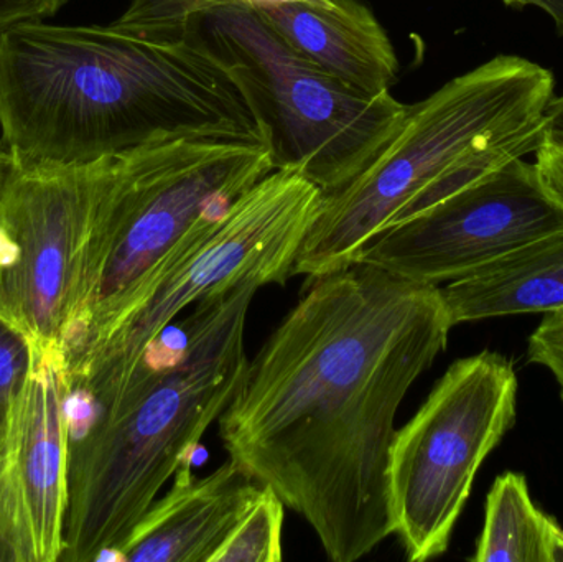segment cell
Masks as SVG:
<instances>
[{
  "label": "cell",
  "mask_w": 563,
  "mask_h": 562,
  "mask_svg": "<svg viewBox=\"0 0 563 562\" xmlns=\"http://www.w3.org/2000/svg\"><path fill=\"white\" fill-rule=\"evenodd\" d=\"M536 154L539 178L555 203L563 208V147L542 142Z\"/></svg>",
  "instance_id": "ffe728a7"
},
{
  "label": "cell",
  "mask_w": 563,
  "mask_h": 562,
  "mask_svg": "<svg viewBox=\"0 0 563 562\" xmlns=\"http://www.w3.org/2000/svg\"><path fill=\"white\" fill-rule=\"evenodd\" d=\"M15 254L16 247L13 246L12 241L7 238V234L0 230V264L12 263Z\"/></svg>",
  "instance_id": "d4e9b609"
},
{
  "label": "cell",
  "mask_w": 563,
  "mask_h": 562,
  "mask_svg": "<svg viewBox=\"0 0 563 562\" xmlns=\"http://www.w3.org/2000/svg\"><path fill=\"white\" fill-rule=\"evenodd\" d=\"M63 256L56 241H48L40 251L35 264V287L43 309H48L62 286Z\"/></svg>",
  "instance_id": "e0dca14e"
},
{
  "label": "cell",
  "mask_w": 563,
  "mask_h": 562,
  "mask_svg": "<svg viewBox=\"0 0 563 562\" xmlns=\"http://www.w3.org/2000/svg\"><path fill=\"white\" fill-rule=\"evenodd\" d=\"M506 5L526 7L534 5L548 12L554 19L558 29L563 32V0H503Z\"/></svg>",
  "instance_id": "603a6c76"
},
{
  "label": "cell",
  "mask_w": 563,
  "mask_h": 562,
  "mask_svg": "<svg viewBox=\"0 0 563 562\" xmlns=\"http://www.w3.org/2000/svg\"><path fill=\"white\" fill-rule=\"evenodd\" d=\"M274 0H129L128 9L114 20L119 29L154 40L175 42L200 32L201 22L227 7H257Z\"/></svg>",
  "instance_id": "5bb4252c"
},
{
  "label": "cell",
  "mask_w": 563,
  "mask_h": 562,
  "mask_svg": "<svg viewBox=\"0 0 563 562\" xmlns=\"http://www.w3.org/2000/svg\"><path fill=\"white\" fill-rule=\"evenodd\" d=\"M69 0H0V33L30 20H46Z\"/></svg>",
  "instance_id": "d6986e66"
},
{
  "label": "cell",
  "mask_w": 563,
  "mask_h": 562,
  "mask_svg": "<svg viewBox=\"0 0 563 562\" xmlns=\"http://www.w3.org/2000/svg\"><path fill=\"white\" fill-rule=\"evenodd\" d=\"M256 12L288 48L344 85L371 96L396 85V49L361 0H274Z\"/></svg>",
  "instance_id": "8fae6325"
},
{
  "label": "cell",
  "mask_w": 563,
  "mask_h": 562,
  "mask_svg": "<svg viewBox=\"0 0 563 562\" xmlns=\"http://www.w3.org/2000/svg\"><path fill=\"white\" fill-rule=\"evenodd\" d=\"M273 170L264 145L210 139L158 142L112 157L91 231L102 253L106 345L203 224Z\"/></svg>",
  "instance_id": "5b68a950"
},
{
  "label": "cell",
  "mask_w": 563,
  "mask_h": 562,
  "mask_svg": "<svg viewBox=\"0 0 563 562\" xmlns=\"http://www.w3.org/2000/svg\"><path fill=\"white\" fill-rule=\"evenodd\" d=\"M518 388L515 366L499 353L456 360L394 434L387 488L407 560L449 550L483 462L515 426Z\"/></svg>",
  "instance_id": "52a82bcc"
},
{
  "label": "cell",
  "mask_w": 563,
  "mask_h": 562,
  "mask_svg": "<svg viewBox=\"0 0 563 562\" xmlns=\"http://www.w3.org/2000/svg\"><path fill=\"white\" fill-rule=\"evenodd\" d=\"M261 287L246 280L198 302L185 322L184 343L162 363L145 353L112 393L99 475L102 540L124 543L240 392L250 366L247 313Z\"/></svg>",
  "instance_id": "277c9868"
},
{
  "label": "cell",
  "mask_w": 563,
  "mask_h": 562,
  "mask_svg": "<svg viewBox=\"0 0 563 562\" xmlns=\"http://www.w3.org/2000/svg\"><path fill=\"white\" fill-rule=\"evenodd\" d=\"M554 95L544 66L498 55L410 106L374 161L323 195L291 276L313 279L353 266L387 228L538 151Z\"/></svg>",
  "instance_id": "3957f363"
},
{
  "label": "cell",
  "mask_w": 563,
  "mask_h": 562,
  "mask_svg": "<svg viewBox=\"0 0 563 562\" xmlns=\"http://www.w3.org/2000/svg\"><path fill=\"white\" fill-rule=\"evenodd\" d=\"M475 562H563V528L536 507L525 475H499L486 497Z\"/></svg>",
  "instance_id": "4fadbf2b"
},
{
  "label": "cell",
  "mask_w": 563,
  "mask_h": 562,
  "mask_svg": "<svg viewBox=\"0 0 563 562\" xmlns=\"http://www.w3.org/2000/svg\"><path fill=\"white\" fill-rule=\"evenodd\" d=\"M323 194L294 172L273 170L211 217L131 322L106 346L108 385H124L145 352L187 307L246 280L287 283Z\"/></svg>",
  "instance_id": "ba28073f"
},
{
  "label": "cell",
  "mask_w": 563,
  "mask_h": 562,
  "mask_svg": "<svg viewBox=\"0 0 563 562\" xmlns=\"http://www.w3.org/2000/svg\"><path fill=\"white\" fill-rule=\"evenodd\" d=\"M284 502L266 485H261L246 514L224 538L210 562H280Z\"/></svg>",
  "instance_id": "9a60e30c"
},
{
  "label": "cell",
  "mask_w": 563,
  "mask_h": 562,
  "mask_svg": "<svg viewBox=\"0 0 563 562\" xmlns=\"http://www.w3.org/2000/svg\"><path fill=\"white\" fill-rule=\"evenodd\" d=\"M200 29L243 89L274 170L301 175L323 195L354 180L409 112L390 92L357 91L305 59L251 7L217 10Z\"/></svg>",
  "instance_id": "8992f818"
},
{
  "label": "cell",
  "mask_w": 563,
  "mask_h": 562,
  "mask_svg": "<svg viewBox=\"0 0 563 562\" xmlns=\"http://www.w3.org/2000/svg\"><path fill=\"white\" fill-rule=\"evenodd\" d=\"M563 234V208L525 157L387 228L354 264L440 286Z\"/></svg>",
  "instance_id": "9c48e42d"
},
{
  "label": "cell",
  "mask_w": 563,
  "mask_h": 562,
  "mask_svg": "<svg viewBox=\"0 0 563 562\" xmlns=\"http://www.w3.org/2000/svg\"><path fill=\"white\" fill-rule=\"evenodd\" d=\"M528 360L558 379L563 401V312L548 313L528 342Z\"/></svg>",
  "instance_id": "2e32d148"
},
{
  "label": "cell",
  "mask_w": 563,
  "mask_h": 562,
  "mask_svg": "<svg viewBox=\"0 0 563 562\" xmlns=\"http://www.w3.org/2000/svg\"><path fill=\"white\" fill-rule=\"evenodd\" d=\"M0 132L20 167L89 164L178 139L264 145L243 89L201 30L154 42L114 22L30 20L0 33Z\"/></svg>",
  "instance_id": "7a4b0ae2"
},
{
  "label": "cell",
  "mask_w": 563,
  "mask_h": 562,
  "mask_svg": "<svg viewBox=\"0 0 563 562\" xmlns=\"http://www.w3.org/2000/svg\"><path fill=\"white\" fill-rule=\"evenodd\" d=\"M15 375V362L7 346H0V389L7 388Z\"/></svg>",
  "instance_id": "cb8c5ba5"
},
{
  "label": "cell",
  "mask_w": 563,
  "mask_h": 562,
  "mask_svg": "<svg viewBox=\"0 0 563 562\" xmlns=\"http://www.w3.org/2000/svg\"><path fill=\"white\" fill-rule=\"evenodd\" d=\"M453 327L440 286L367 264L313 277L218 419L231 461L301 515L331 561L393 537L394 422Z\"/></svg>",
  "instance_id": "6da1fadb"
},
{
  "label": "cell",
  "mask_w": 563,
  "mask_h": 562,
  "mask_svg": "<svg viewBox=\"0 0 563 562\" xmlns=\"http://www.w3.org/2000/svg\"><path fill=\"white\" fill-rule=\"evenodd\" d=\"M453 326L563 312V234L442 287Z\"/></svg>",
  "instance_id": "7c38bea8"
},
{
  "label": "cell",
  "mask_w": 563,
  "mask_h": 562,
  "mask_svg": "<svg viewBox=\"0 0 563 562\" xmlns=\"http://www.w3.org/2000/svg\"><path fill=\"white\" fill-rule=\"evenodd\" d=\"M542 142L563 147V95L554 96L549 104Z\"/></svg>",
  "instance_id": "7402d4cb"
},
{
  "label": "cell",
  "mask_w": 563,
  "mask_h": 562,
  "mask_svg": "<svg viewBox=\"0 0 563 562\" xmlns=\"http://www.w3.org/2000/svg\"><path fill=\"white\" fill-rule=\"evenodd\" d=\"M59 448L53 436L36 442L30 459V478L36 491L49 494L58 484Z\"/></svg>",
  "instance_id": "ac0fdd59"
},
{
  "label": "cell",
  "mask_w": 563,
  "mask_h": 562,
  "mask_svg": "<svg viewBox=\"0 0 563 562\" xmlns=\"http://www.w3.org/2000/svg\"><path fill=\"white\" fill-rule=\"evenodd\" d=\"M65 416L75 438H82L96 418L95 405L85 393H75L65 403Z\"/></svg>",
  "instance_id": "44dd1931"
},
{
  "label": "cell",
  "mask_w": 563,
  "mask_h": 562,
  "mask_svg": "<svg viewBox=\"0 0 563 562\" xmlns=\"http://www.w3.org/2000/svg\"><path fill=\"white\" fill-rule=\"evenodd\" d=\"M260 491L231 459L203 478L195 477L191 461H185L170 492L125 538L122 561L210 562Z\"/></svg>",
  "instance_id": "30bf717a"
}]
</instances>
